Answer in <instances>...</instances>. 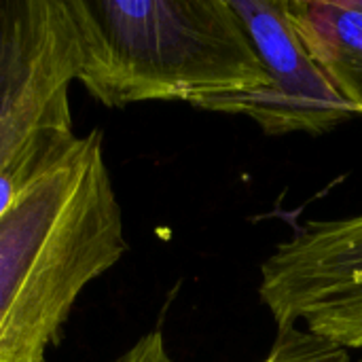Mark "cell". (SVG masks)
Masks as SVG:
<instances>
[{"instance_id": "obj_6", "label": "cell", "mask_w": 362, "mask_h": 362, "mask_svg": "<svg viewBox=\"0 0 362 362\" xmlns=\"http://www.w3.org/2000/svg\"><path fill=\"white\" fill-rule=\"evenodd\" d=\"M286 8L310 57L362 117L361 0H286Z\"/></svg>"}, {"instance_id": "obj_3", "label": "cell", "mask_w": 362, "mask_h": 362, "mask_svg": "<svg viewBox=\"0 0 362 362\" xmlns=\"http://www.w3.org/2000/svg\"><path fill=\"white\" fill-rule=\"evenodd\" d=\"M74 81L66 0H0V176L53 163L74 144Z\"/></svg>"}, {"instance_id": "obj_9", "label": "cell", "mask_w": 362, "mask_h": 362, "mask_svg": "<svg viewBox=\"0 0 362 362\" xmlns=\"http://www.w3.org/2000/svg\"><path fill=\"white\" fill-rule=\"evenodd\" d=\"M358 362H362V358H361V361H358Z\"/></svg>"}, {"instance_id": "obj_7", "label": "cell", "mask_w": 362, "mask_h": 362, "mask_svg": "<svg viewBox=\"0 0 362 362\" xmlns=\"http://www.w3.org/2000/svg\"><path fill=\"white\" fill-rule=\"evenodd\" d=\"M115 362H176L168 348L163 333L159 329L142 335L127 352ZM261 362H350V350L322 339L308 329L286 327L278 329L272 350Z\"/></svg>"}, {"instance_id": "obj_8", "label": "cell", "mask_w": 362, "mask_h": 362, "mask_svg": "<svg viewBox=\"0 0 362 362\" xmlns=\"http://www.w3.org/2000/svg\"><path fill=\"white\" fill-rule=\"evenodd\" d=\"M301 322L310 333L346 350H362V284L318 301L303 314Z\"/></svg>"}, {"instance_id": "obj_1", "label": "cell", "mask_w": 362, "mask_h": 362, "mask_svg": "<svg viewBox=\"0 0 362 362\" xmlns=\"http://www.w3.org/2000/svg\"><path fill=\"white\" fill-rule=\"evenodd\" d=\"M127 252L100 129L0 216V362H47L85 288Z\"/></svg>"}, {"instance_id": "obj_4", "label": "cell", "mask_w": 362, "mask_h": 362, "mask_svg": "<svg viewBox=\"0 0 362 362\" xmlns=\"http://www.w3.org/2000/svg\"><path fill=\"white\" fill-rule=\"evenodd\" d=\"M267 72L257 91L227 93L199 102L195 108L242 115L265 136H325L356 119L327 74L299 40L286 0H231Z\"/></svg>"}, {"instance_id": "obj_5", "label": "cell", "mask_w": 362, "mask_h": 362, "mask_svg": "<svg viewBox=\"0 0 362 362\" xmlns=\"http://www.w3.org/2000/svg\"><path fill=\"white\" fill-rule=\"evenodd\" d=\"M356 284H362V214L295 229L261 263L259 297L278 329H286L318 301Z\"/></svg>"}, {"instance_id": "obj_2", "label": "cell", "mask_w": 362, "mask_h": 362, "mask_svg": "<svg viewBox=\"0 0 362 362\" xmlns=\"http://www.w3.org/2000/svg\"><path fill=\"white\" fill-rule=\"evenodd\" d=\"M76 81L108 108L199 102L267 85L231 0H66Z\"/></svg>"}, {"instance_id": "obj_10", "label": "cell", "mask_w": 362, "mask_h": 362, "mask_svg": "<svg viewBox=\"0 0 362 362\" xmlns=\"http://www.w3.org/2000/svg\"><path fill=\"white\" fill-rule=\"evenodd\" d=\"M361 4H362V0H361Z\"/></svg>"}]
</instances>
